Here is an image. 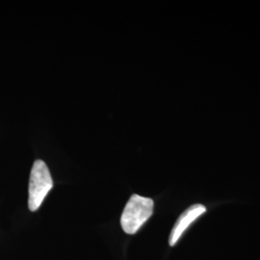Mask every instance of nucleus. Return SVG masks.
I'll return each instance as SVG.
<instances>
[{
  "label": "nucleus",
  "instance_id": "obj_3",
  "mask_svg": "<svg viewBox=\"0 0 260 260\" xmlns=\"http://www.w3.org/2000/svg\"><path fill=\"white\" fill-rule=\"evenodd\" d=\"M206 211V208L203 205H194L188 209H186L183 213L179 216L177 222L175 223L172 233L169 238L170 246H175L182 234L185 233L186 230L189 228L191 223H194L196 220L202 216Z\"/></svg>",
  "mask_w": 260,
  "mask_h": 260
},
{
  "label": "nucleus",
  "instance_id": "obj_2",
  "mask_svg": "<svg viewBox=\"0 0 260 260\" xmlns=\"http://www.w3.org/2000/svg\"><path fill=\"white\" fill-rule=\"evenodd\" d=\"M52 187L53 181L47 164L43 160H36L29 179L28 207L30 211H37Z\"/></svg>",
  "mask_w": 260,
  "mask_h": 260
},
{
  "label": "nucleus",
  "instance_id": "obj_1",
  "mask_svg": "<svg viewBox=\"0 0 260 260\" xmlns=\"http://www.w3.org/2000/svg\"><path fill=\"white\" fill-rule=\"evenodd\" d=\"M153 201L149 198L132 195L121 214V224L123 232L135 234L153 213Z\"/></svg>",
  "mask_w": 260,
  "mask_h": 260
}]
</instances>
